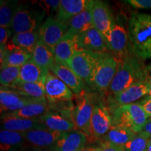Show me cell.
<instances>
[{
  "instance_id": "8d00e7d4",
  "label": "cell",
  "mask_w": 151,
  "mask_h": 151,
  "mask_svg": "<svg viewBox=\"0 0 151 151\" xmlns=\"http://www.w3.org/2000/svg\"><path fill=\"white\" fill-rule=\"evenodd\" d=\"M97 151H124V149L123 146H118L101 141L100 146L97 147Z\"/></svg>"
},
{
  "instance_id": "6da1fadb",
  "label": "cell",
  "mask_w": 151,
  "mask_h": 151,
  "mask_svg": "<svg viewBox=\"0 0 151 151\" xmlns=\"http://www.w3.org/2000/svg\"><path fill=\"white\" fill-rule=\"evenodd\" d=\"M128 32L130 52L141 60L151 59V14L132 13Z\"/></svg>"
},
{
  "instance_id": "e575fe53",
  "label": "cell",
  "mask_w": 151,
  "mask_h": 151,
  "mask_svg": "<svg viewBox=\"0 0 151 151\" xmlns=\"http://www.w3.org/2000/svg\"><path fill=\"white\" fill-rule=\"evenodd\" d=\"M41 4L43 6V11L45 10L48 14L53 12L56 13L60 4V0H48V1L46 0V1H41Z\"/></svg>"
},
{
  "instance_id": "836d02e7",
  "label": "cell",
  "mask_w": 151,
  "mask_h": 151,
  "mask_svg": "<svg viewBox=\"0 0 151 151\" xmlns=\"http://www.w3.org/2000/svg\"><path fill=\"white\" fill-rule=\"evenodd\" d=\"M150 136L141 132L137 134L131 141L124 145V151H146Z\"/></svg>"
},
{
  "instance_id": "83f0119b",
  "label": "cell",
  "mask_w": 151,
  "mask_h": 151,
  "mask_svg": "<svg viewBox=\"0 0 151 151\" xmlns=\"http://www.w3.org/2000/svg\"><path fill=\"white\" fill-rule=\"evenodd\" d=\"M9 88L24 97L34 99H46L43 83H23L17 81Z\"/></svg>"
},
{
  "instance_id": "ba28073f",
  "label": "cell",
  "mask_w": 151,
  "mask_h": 151,
  "mask_svg": "<svg viewBox=\"0 0 151 151\" xmlns=\"http://www.w3.org/2000/svg\"><path fill=\"white\" fill-rule=\"evenodd\" d=\"M99 54L88 50H77L67 62V65L84 83L88 85Z\"/></svg>"
},
{
  "instance_id": "5bb4252c",
  "label": "cell",
  "mask_w": 151,
  "mask_h": 151,
  "mask_svg": "<svg viewBox=\"0 0 151 151\" xmlns=\"http://www.w3.org/2000/svg\"><path fill=\"white\" fill-rule=\"evenodd\" d=\"M76 45L77 50H88L97 53L109 52L104 37L94 27L76 36Z\"/></svg>"
},
{
  "instance_id": "7a4b0ae2",
  "label": "cell",
  "mask_w": 151,
  "mask_h": 151,
  "mask_svg": "<svg viewBox=\"0 0 151 151\" xmlns=\"http://www.w3.org/2000/svg\"><path fill=\"white\" fill-rule=\"evenodd\" d=\"M140 60L131 52L119 60L118 71L106 92L118 93L136 82L146 81L148 76Z\"/></svg>"
},
{
  "instance_id": "f35d334b",
  "label": "cell",
  "mask_w": 151,
  "mask_h": 151,
  "mask_svg": "<svg viewBox=\"0 0 151 151\" xmlns=\"http://www.w3.org/2000/svg\"><path fill=\"white\" fill-rule=\"evenodd\" d=\"M141 106L143 107V110L148 116V118H151V97L145 98L139 102Z\"/></svg>"
},
{
  "instance_id": "60d3db41",
  "label": "cell",
  "mask_w": 151,
  "mask_h": 151,
  "mask_svg": "<svg viewBox=\"0 0 151 151\" xmlns=\"http://www.w3.org/2000/svg\"><path fill=\"white\" fill-rule=\"evenodd\" d=\"M146 83L148 88V94L150 97H151V77H148V78L146 81Z\"/></svg>"
},
{
  "instance_id": "f1b7e54d",
  "label": "cell",
  "mask_w": 151,
  "mask_h": 151,
  "mask_svg": "<svg viewBox=\"0 0 151 151\" xmlns=\"http://www.w3.org/2000/svg\"><path fill=\"white\" fill-rule=\"evenodd\" d=\"M48 112L49 107L47 99H37L28 104L20 110L9 113L20 118L35 119L40 118Z\"/></svg>"
},
{
  "instance_id": "4fadbf2b",
  "label": "cell",
  "mask_w": 151,
  "mask_h": 151,
  "mask_svg": "<svg viewBox=\"0 0 151 151\" xmlns=\"http://www.w3.org/2000/svg\"><path fill=\"white\" fill-rule=\"evenodd\" d=\"M92 16L94 28L102 34L106 41L114 19L108 4L101 0H92Z\"/></svg>"
},
{
  "instance_id": "3957f363",
  "label": "cell",
  "mask_w": 151,
  "mask_h": 151,
  "mask_svg": "<svg viewBox=\"0 0 151 151\" xmlns=\"http://www.w3.org/2000/svg\"><path fill=\"white\" fill-rule=\"evenodd\" d=\"M110 111L112 125L128 128L137 134L142 131L148 120V116L139 103L120 106Z\"/></svg>"
},
{
  "instance_id": "9a60e30c",
  "label": "cell",
  "mask_w": 151,
  "mask_h": 151,
  "mask_svg": "<svg viewBox=\"0 0 151 151\" xmlns=\"http://www.w3.org/2000/svg\"><path fill=\"white\" fill-rule=\"evenodd\" d=\"M46 99L49 103L68 101L72 99L73 93L65 83L49 71L44 81Z\"/></svg>"
},
{
  "instance_id": "603a6c76",
  "label": "cell",
  "mask_w": 151,
  "mask_h": 151,
  "mask_svg": "<svg viewBox=\"0 0 151 151\" xmlns=\"http://www.w3.org/2000/svg\"><path fill=\"white\" fill-rule=\"evenodd\" d=\"M68 32L78 35L94 27L92 16V0H90L86 8L82 12L67 22Z\"/></svg>"
},
{
  "instance_id": "8992f818",
  "label": "cell",
  "mask_w": 151,
  "mask_h": 151,
  "mask_svg": "<svg viewBox=\"0 0 151 151\" xmlns=\"http://www.w3.org/2000/svg\"><path fill=\"white\" fill-rule=\"evenodd\" d=\"M44 11L31 9L25 4H19L14 15L11 28L15 33L39 31L42 25Z\"/></svg>"
},
{
  "instance_id": "ee69618b",
  "label": "cell",
  "mask_w": 151,
  "mask_h": 151,
  "mask_svg": "<svg viewBox=\"0 0 151 151\" xmlns=\"http://www.w3.org/2000/svg\"><path fill=\"white\" fill-rule=\"evenodd\" d=\"M25 151V150H24ZM28 151H48V150H37V149H32L31 150H28Z\"/></svg>"
},
{
  "instance_id": "e0dca14e",
  "label": "cell",
  "mask_w": 151,
  "mask_h": 151,
  "mask_svg": "<svg viewBox=\"0 0 151 151\" xmlns=\"http://www.w3.org/2000/svg\"><path fill=\"white\" fill-rule=\"evenodd\" d=\"M1 129L25 132L35 129L46 128L39 118L28 119L17 117L10 113H3L1 116Z\"/></svg>"
},
{
  "instance_id": "d4e9b609",
  "label": "cell",
  "mask_w": 151,
  "mask_h": 151,
  "mask_svg": "<svg viewBox=\"0 0 151 151\" xmlns=\"http://www.w3.org/2000/svg\"><path fill=\"white\" fill-rule=\"evenodd\" d=\"M76 36L67 32L62 40L57 44L54 49L55 62L67 64L76 51H77Z\"/></svg>"
},
{
  "instance_id": "44dd1931",
  "label": "cell",
  "mask_w": 151,
  "mask_h": 151,
  "mask_svg": "<svg viewBox=\"0 0 151 151\" xmlns=\"http://www.w3.org/2000/svg\"><path fill=\"white\" fill-rule=\"evenodd\" d=\"M39 118L45 127L52 131L65 133L77 130L71 119L59 113L49 111Z\"/></svg>"
},
{
  "instance_id": "d6986e66",
  "label": "cell",
  "mask_w": 151,
  "mask_h": 151,
  "mask_svg": "<svg viewBox=\"0 0 151 151\" xmlns=\"http://www.w3.org/2000/svg\"><path fill=\"white\" fill-rule=\"evenodd\" d=\"M88 138L78 130L62 133L52 151H83L86 148Z\"/></svg>"
},
{
  "instance_id": "5b68a950",
  "label": "cell",
  "mask_w": 151,
  "mask_h": 151,
  "mask_svg": "<svg viewBox=\"0 0 151 151\" xmlns=\"http://www.w3.org/2000/svg\"><path fill=\"white\" fill-rule=\"evenodd\" d=\"M106 43L109 52L118 60L122 59L129 52L128 22L124 14H118L114 17Z\"/></svg>"
},
{
  "instance_id": "4dcf8cb0",
  "label": "cell",
  "mask_w": 151,
  "mask_h": 151,
  "mask_svg": "<svg viewBox=\"0 0 151 151\" xmlns=\"http://www.w3.org/2000/svg\"><path fill=\"white\" fill-rule=\"evenodd\" d=\"M40 40L39 30L33 32L15 33L13 35L11 43L15 46L32 53L36 45Z\"/></svg>"
},
{
  "instance_id": "52a82bcc",
  "label": "cell",
  "mask_w": 151,
  "mask_h": 151,
  "mask_svg": "<svg viewBox=\"0 0 151 151\" xmlns=\"http://www.w3.org/2000/svg\"><path fill=\"white\" fill-rule=\"evenodd\" d=\"M76 104L72 111V120L77 130L86 136L90 137V122L94 105L91 97L86 91H83L76 95Z\"/></svg>"
},
{
  "instance_id": "1f68e13d",
  "label": "cell",
  "mask_w": 151,
  "mask_h": 151,
  "mask_svg": "<svg viewBox=\"0 0 151 151\" xmlns=\"http://www.w3.org/2000/svg\"><path fill=\"white\" fill-rule=\"evenodd\" d=\"M20 4L14 0L0 1V27L11 28L13 19Z\"/></svg>"
},
{
  "instance_id": "484cf974",
  "label": "cell",
  "mask_w": 151,
  "mask_h": 151,
  "mask_svg": "<svg viewBox=\"0 0 151 151\" xmlns=\"http://www.w3.org/2000/svg\"><path fill=\"white\" fill-rule=\"evenodd\" d=\"M49 71H45L31 59L20 67L18 81L23 83H44L45 79Z\"/></svg>"
},
{
  "instance_id": "8fae6325",
  "label": "cell",
  "mask_w": 151,
  "mask_h": 151,
  "mask_svg": "<svg viewBox=\"0 0 151 151\" xmlns=\"http://www.w3.org/2000/svg\"><path fill=\"white\" fill-rule=\"evenodd\" d=\"M68 29L67 24L59 21L55 17L49 16L39 29L40 40L54 51L57 44L65 37Z\"/></svg>"
},
{
  "instance_id": "4316f807",
  "label": "cell",
  "mask_w": 151,
  "mask_h": 151,
  "mask_svg": "<svg viewBox=\"0 0 151 151\" xmlns=\"http://www.w3.org/2000/svg\"><path fill=\"white\" fill-rule=\"evenodd\" d=\"M32 60L46 71H50L55 62L54 51L41 40L36 45L32 53Z\"/></svg>"
},
{
  "instance_id": "f546056e",
  "label": "cell",
  "mask_w": 151,
  "mask_h": 151,
  "mask_svg": "<svg viewBox=\"0 0 151 151\" xmlns=\"http://www.w3.org/2000/svg\"><path fill=\"white\" fill-rule=\"evenodd\" d=\"M136 135L137 133L128 128L122 126L112 125L108 133L101 139V141L118 146H124L131 141Z\"/></svg>"
},
{
  "instance_id": "7bdbcfd3",
  "label": "cell",
  "mask_w": 151,
  "mask_h": 151,
  "mask_svg": "<svg viewBox=\"0 0 151 151\" xmlns=\"http://www.w3.org/2000/svg\"><path fill=\"white\" fill-rule=\"evenodd\" d=\"M146 151H151V138L149 139L148 143V146H147Z\"/></svg>"
},
{
  "instance_id": "9c48e42d",
  "label": "cell",
  "mask_w": 151,
  "mask_h": 151,
  "mask_svg": "<svg viewBox=\"0 0 151 151\" xmlns=\"http://www.w3.org/2000/svg\"><path fill=\"white\" fill-rule=\"evenodd\" d=\"M148 94V88L146 81L136 82L125 90L118 93L110 94L108 96L109 109L123 105H128L141 99Z\"/></svg>"
},
{
  "instance_id": "b9f144b4",
  "label": "cell",
  "mask_w": 151,
  "mask_h": 151,
  "mask_svg": "<svg viewBox=\"0 0 151 151\" xmlns=\"http://www.w3.org/2000/svg\"><path fill=\"white\" fill-rule=\"evenodd\" d=\"M83 151H97V148H93V147H88L85 148Z\"/></svg>"
},
{
  "instance_id": "d590c367",
  "label": "cell",
  "mask_w": 151,
  "mask_h": 151,
  "mask_svg": "<svg viewBox=\"0 0 151 151\" xmlns=\"http://www.w3.org/2000/svg\"><path fill=\"white\" fill-rule=\"evenodd\" d=\"M126 2L134 9H151V0H127Z\"/></svg>"
},
{
  "instance_id": "7c38bea8",
  "label": "cell",
  "mask_w": 151,
  "mask_h": 151,
  "mask_svg": "<svg viewBox=\"0 0 151 151\" xmlns=\"http://www.w3.org/2000/svg\"><path fill=\"white\" fill-rule=\"evenodd\" d=\"M62 134V133L52 131L47 128L35 129L23 132L27 147L43 150H47V149L51 150Z\"/></svg>"
},
{
  "instance_id": "ffe728a7",
  "label": "cell",
  "mask_w": 151,
  "mask_h": 151,
  "mask_svg": "<svg viewBox=\"0 0 151 151\" xmlns=\"http://www.w3.org/2000/svg\"><path fill=\"white\" fill-rule=\"evenodd\" d=\"M1 52V67H21L26 62L32 59V53L21 48L15 46L13 43H8Z\"/></svg>"
},
{
  "instance_id": "7402d4cb",
  "label": "cell",
  "mask_w": 151,
  "mask_h": 151,
  "mask_svg": "<svg viewBox=\"0 0 151 151\" xmlns=\"http://www.w3.org/2000/svg\"><path fill=\"white\" fill-rule=\"evenodd\" d=\"M89 1L90 0H61L55 18L59 21L67 24L86 8Z\"/></svg>"
},
{
  "instance_id": "ac0fdd59",
  "label": "cell",
  "mask_w": 151,
  "mask_h": 151,
  "mask_svg": "<svg viewBox=\"0 0 151 151\" xmlns=\"http://www.w3.org/2000/svg\"><path fill=\"white\" fill-rule=\"evenodd\" d=\"M35 100L37 99L24 97L10 88L1 87L0 106L1 114L2 113H12L20 110Z\"/></svg>"
},
{
  "instance_id": "74e56055",
  "label": "cell",
  "mask_w": 151,
  "mask_h": 151,
  "mask_svg": "<svg viewBox=\"0 0 151 151\" xmlns=\"http://www.w3.org/2000/svg\"><path fill=\"white\" fill-rule=\"evenodd\" d=\"M10 28L0 27V47L2 50L8 44V41L11 36Z\"/></svg>"
},
{
  "instance_id": "cb8c5ba5",
  "label": "cell",
  "mask_w": 151,
  "mask_h": 151,
  "mask_svg": "<svg viewBox=\"0 0 151 151\" xmlns=\"http://www.w3.org/2000/svg\"><path fill=\"white\" fill-rule=\"evenodd\" d=\"M0 146L1 151H24L27 148L23 132L1 129Z\"/></svg>"
},
{
  "instance_id": "277c9868",
  "label": "cell",
  "mask_w": 151,
  "mask_h": 151,
  "mask_svg": "<svg viewBox=\"0 0 151 151\" xmlns=\"http://www.w3.org/2000/svg\"><path fill=\"white\" fill-rule=\"evenodd\" d=\"M119 60L110 52L99 53L89 86L100 92L108 91L118 71Z\"/></svg>"
},
{
  "instance_id": "f6af8a7d",
  "label": "cell",
  "mask_w": 151,
  "mask_h": 151,
  "mask_svg": "<svg viewBox=\"0 0 151 151\" xmlns=\"http://www.w3.org/2000/svg\"><path fill=\"white\" fill-rule=\"evenodd\" d=\"M150 73H151V66H150Z\"/></svg>"
},
{
  "instance_id": "2e32d148",
  "label": "cell",
  "mask_w": 151,
  "mask_h": 151,
  "mask_svg": "<svg viewBox=\"0 0 151 151\" xmlns=\"http://www.w3.org/2000/svg\"><path fill=\"white\" fill-rule=\"evenodd\" d=\"M50 71L65 83L76 96L79 95L85 90L84 81L79 78L67 64L55 62Z\"/></svg>"
},
{
  "instance_id": "d6a6232c",
  "label": "cell",
  "mask_w": 151,
  "mask_h": 151,
  "mask_svg": "<svg viewBox=\"0 0 151 151\" xmlns=\"http://www.w3.org/2000/svg\"><path fill=\"white\" fill-rule=\"evenodd\" d=\"M20 67L3 66L1 67L0 83L1 86L5 88H11L18 81L20 74Z\"/></svg>"
},
{
  "instance_id": "ab89813d",
  "label": "cell",
  "mask_w": 151,
  "mask_h": 151,
  "mask_svg": "<svg viewBox=\"0 0 151 151\" xmlns=\"http://www.w3.org/2000/svg\"><path fill=\"white\" fill-rule=\"evenodd\" d=\"M141 132L147 134L151 138V118H148V121H147L146 124H145V126L143 127Z\"/></svg>"
},
{
  "instance_id": "30bf717a",
  "label": "cell",
  "mask_w": 151,
  "mask_h": 151,
  "mask_svg": "<svg viewBox=\"0 0 151 151\" xmlns=\"http://www.w3.org/2000/svg\"><path fill=\"white\" fill-rule=\"evenodd\" d=\"M112 127V118L106 107L95 104L90 122V137L88 141L94 142L102 139Z\"/></svg>"
}]
</instances>
